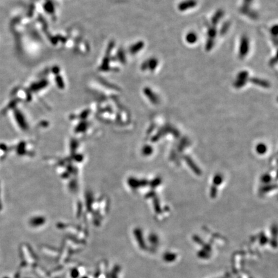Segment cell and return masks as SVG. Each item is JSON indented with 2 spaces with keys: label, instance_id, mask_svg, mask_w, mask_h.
<instances>
[{
  "label": "cell",
  "instance_id": "cell-2",
  "mask_svg": "<svg viewBox=\"0 0 278 278\" xmlns=\"http://www.w3.org/2000/svg\"><path fill=\"white\" fill-rule=\"evenodd\" d=\"M196 5V2L194 0H187V1L181 3H180L179 5V9L183 10H186L187 9H190V8H193V6H195Z\"/></svg>",
  "mask_w": 278,
  "mask_h": 278
},
{
  "label": "cell",
  "instance_id": "cell-1",
  "mask_svg": "<svg viewBox=\"0 0 278 278\" xmlns=\"http://www.w3.org/2000/svg\"><path fill=\"white\" fill-rule=\"evenodd\" d=\"M249 43L247 38H243L241 40L240 45V55L241 58H244L246 54L248 52Z\"/></svg>",
  "mask_w": 278,
  "mask_h": 278
},
{
  "label": "cell",
  "instance_id": "cell-3",
  "mask_svg": "<svg viewBox=\"0 0 278 278\" xmlns=\"http://www.w3.org/2000/svg\"><path fill=\"white\" fill-rule=\"evenodd\" d=\"M186 40H187V42L191 43V44H193L194 43H195V42H197V35L194 33H193V32H191V33H189V34H188L187 35Z\"/></svg>",
  "mask_w": 278,
  "mask_h": 278
}]
</instances>
